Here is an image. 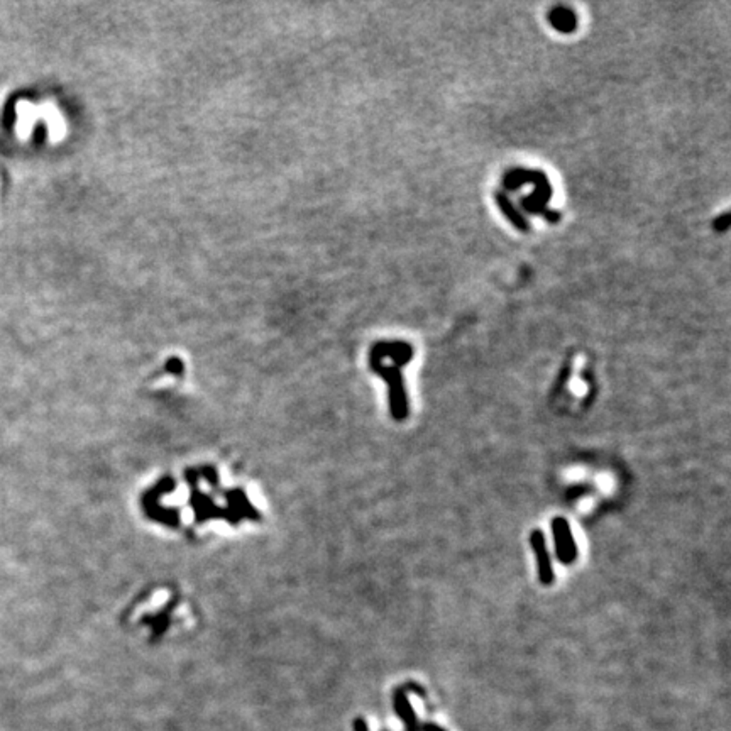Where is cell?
<instances>
[{
	"label": "cell",
	"mask_w": 731,
	"mask_h": 731,
	"mask_svg": "<svg viewBox=\"0 0 731 731\" xmlns=\"http://www.w3.org/2000/svg\"><path fill=\"white\" fill-rule=\"evenodd\" d=\"M525 183H534L535 192L521 198V207L530 214H542L549 222H559V212L547 210V203L552 197V186L542 171L517 168L506 173L505 186L508 190H517Z\"/></svg>",
	"instance_id": "cell-1"
},
{
	"label": "cell",
	"mask_w": 731,
	"mask_h": 731,
	"mask_svg": "<svg viewBox=\"0 0 731 731\" xmlns=\"http://www.w3.org/2000/svg\"><path fill=\"white\" fill-rule=\"evenodd\" d=\"M554 545H556L557 559L564 565H571L578 559V545L572 535L571 523L564 517H556L552 520Z\"/></svg>",
	"instance_id": "cell-3"
},
{
	"label": "cell",
	"mask_w": 731,
	"mask_h": 731,
	"mask_svg": "<svg viewBox=\"0 0 731 731\" xmlns=\"http://www.w3.org/2000/svg\"><path fill=\"white\" fill-rule=\"evenodd\" d=\"M730 227V215L728 214H723L721 217L716 219L715 222V229L719 230V232H725L726 229Z\"/></svg>",
	"instance_id": "cell-8"
},
{
	"label": "cell",
	"mask_w": 731,
	"mask_h": 731,
	"mask_svg": "<svg viewBox=\"0 0 731 731\" xmlns=\"http://www.w3.org/2000/svg\"><path fill=\"white\" fill-rule=\"evenodd\" d=\"M495 198H496V203H498L499 210H501L503 214L506 215L508 221H510L515 227H518V229H520L521 232H528L530 225H528L527 219H525L523 215H521L520 212H518L517 208H515V203H511L510 198H508L505 193H501V192L496 193Z\"/></svg>",
	"instance_id": "cell-7"
},
{
	"label": "cell",
	"mask_w": 731,
	"mask_h": 731,
	"mask_svg": "<svg viewBox=\"0 0 731 731\" xmlns=\"http://www.w3.org/2000/svg\"><path fill=\"white\" fill-rule=\"evenodd\" d=\"M530 545H532V549H534V554H535L536 572H538V581L542 582L543 586H550L554 582V579H556V574H554L552 562H550V556H549V549H547L545 535L542 534V530L535 528V530L532 532V534H530Z\"/></svg>",
	"instance_id": "cell-5"
},
{
	"label": "cell",
	"mask_w": 731,
	"mask_h": 731,
	"mask_svg": "<svg viewBox=\"0 0 731 731\" xmlns=\"http://www.w3.org/2000/svg\"><path fill=\"white\" fill-rule=\"evenodd\" d=\"M420 731H445L442 726L435 725V723H423V725H420Z\"/></svg>",
	"instance_id": "cell-10"
},
{
	"label": "cell",
	"mask_w": 731,
	"mask_h": 731,
	"mask_svg": "<svg viewBox=\"0 0 731 731\" xmlns=\"http://www.w3.org/2000/svg\"><path fill=\"white\" fill-rule=\"evenodd\" d=\"M408 693H415L417 696H422V697L427 696L423 687L415 682H408L406 686L398 687L393 694L395 711H396V715L399 716V719L403 721V725H405L406 731H420V723H419V719H417L415 711H413L412 704H410V701H408Z\"/></svg>",
	"instance_id": "cell-4"
},
{
	"label": "cell",
	"mask_w": 731,
	"mask_h": 731,
	"mask_svg": "<svg viewBox=\"0 0 731 731\" xmlns=\"http://www.w3.org/2000/svg\"><path fill=\"white\" fill-rule=\"evenodd\" d=\"M549 23L552 24L556 31L564 32V34L574 32L575 26H578V19H575L574 12L567 7H556V9L550 10Z\"/></svg>",
	"instance_id": "cell-6"
},
{
	"label": "cell",
	"mask_w": 731,
	"mask_h": 731,
	"mask_svg": "<svg viewBox=\"0 0 731 731\" xmlns=\"http://www.w3.org/2000/svg\"><path fill=\"white\" fill-rule=\"evenodd\" d=\"M374 349V347H373ZM376 351V349H374ZM377 352V351H376ZM384 358V356H383ZM371 369L376 374L384 377V381L388 383V399H390V413L396 422H403V420L408 417L410 408H408V396L405 391V383H403V374L401 367H399L393 361V364L384 366L383 362L377 361V359L369 358Z\"/></svg>",
	"instance_id": "cell-2"
},
{
	"label": "cell",
	"mask_w": 731,
	"mask_h": 731,
	"mask_svg": "<svg viewBox=\"0 0 731 731\" xmlns=\"http://www.w3.org/2000/svg\"><path fill=\"white\" fill-rule=\"evenodd\" d=\"M352 726H354V731H369V726H367L366 719L364 718H356L354 723H352Z\"/></svg>",
	"instance_id": "cell-9"
}]
</instances>
